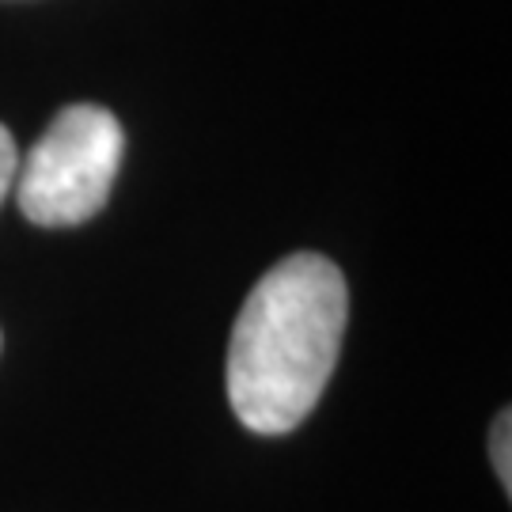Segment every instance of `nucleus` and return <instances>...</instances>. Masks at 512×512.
<instances>
[{
    "label": "nucleus",
    "mask_w": 512,
    "mask_h": 512,
    "mask_svg": "<svg viewBox=\"0 0 512 512\" xmlns=\"http://www.w3.org/2000/svg\"><path fill=\"white\" fill-rule=\"evenodd\" d=\"M16 171H19V152H16V141H12V133L0 126V202L8 198V190L16 183Z\"/></svg>",
    "instance_id": "obj_4"
},
{
    "label": "nucleus",
    "mask_w": 512,
    "mask_h": 512,
    "mask_svg": "<svg viewBox=\"0 0 512 512\" xmlns=\"http://www.w3.org/2000/svg\"><path fill=\"white\" fill-rule=\"evenodd\" d=\"M126 133L118 118L92 103L57 114L16 171L23 217L42 228H73L92 220L110 198Z\"/></svg>",
    "instance_id": "obj_2"
},
{
    "label": "nucleus",
    "mask_w": 512,
    "mask_h": 512,
    "mask_svg": "<svg viewBox=\"0 0 512 512\" xmlns=\"http://www.w3.org/2000/svg\"><path fill=\"white\" fill-rule=\"evenodd\" d=\"M509 410H501V418L494 421V437H490V456H494V467L501 475V486L509 490L512 486V463H509Z\"/></svg>",
    "instance_id": "obj_3"
},
{
    "label": "nucleus",
    "mask_w": 512,
    "mask_h": 512,
    "mask_svg": "<svg viewBox=\"0 0 512 512\" xmlns=\"http://www.w3.org/2000/svg\"><path fill=\"white\" fill-rule=\"evenodd\" d=\"M346 315V277L315 251L281 258L247 293L228 342V399L251 433H293L315 410L338 365Z\"/></svg>",
    "instance_id": "obj_1"
}]
</instances>
